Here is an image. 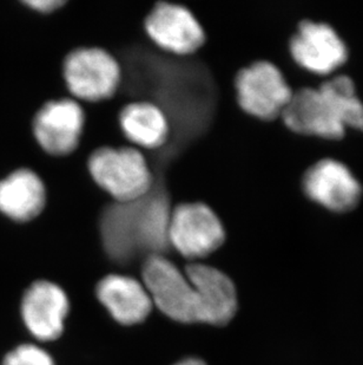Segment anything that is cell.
Returning <instances> with one entry per match:
<instances>
[{"label":"cell","mask_w":363,"mask_h":365,"mask_svg":"<svg viewBox=\"0 0 363 365\" xmlns=\"http://www.w3.org/2000/svg\"><path fill=\"white\" fill-rule=\"evenodd\" d=\"M281 118L298 134L339 140L348 128L363 131V103L353 81L341 75L295 91Z\"/></svg>","instance_id":"1"},{"label":"cell","mask_w":363,"mask_h":365,"mask_svg":"<svg viewBox=\"0 0 363 365\" xmlns=\"http://www.w3.org/2000/svg\"><path fill=\"white\" fill-rule=\"evenodd\" d=\"M88 168L95 182L122 203L143 199L152 186L147 160L130 147L97 149L89 158Z\"/></svg>","instance_id":"2"},{"label":"cell","mask_w":363,"mask_h":365,"mask_svg":"<svg viewBox=\"0 0 363 365\" xmlns=\"http://www.w3.org/2000/svg\"><path fill=\"white\" fill-rule=\"evenodd\" d=\"M143 279L152 303L165 316L182 323H199L197 292L174 262L151 255L143 265Z\"/></svg>","instance_id":"3"},{"label":"cell","mask_w":363,"mask_h":365,"mask_svg":"<svg viewBox=\"0 0 363 365\" xmlns=\"http://www.w3.org/2000/svg\"><path fill=\"white\" fill-rule=\"evenodd\" d=\"M224 240L222 221L206 203H179L170 214L169 244L185 258H204L217 251Z\"/></svg>","instance_id":"4"},{"label":"cell","mask_w":363,"mask_h":365,"mask_svg":"<svg viewBox=\"0 0 363 365\" xmlns=\"http://www.w3.org/2000/svg\"><path fill=\"white\" fill-rule=\"evenodd\" d=\"M235 86L241 108L264 121L282 116L294 93L281 70L267 61L241 70Z\"/></svg>","instance_id":"5"},{"label":"cell","mask_w":363,"mask_h":365,"mask_svg":"<svg viewBox=\"0 0 363 365\" xmlns=\"http://www.w3.org/2000/svg\"><path fill=\"white\" fill-rule=\"evenodd\" d=\"M63 75L73 96L98 102L116 93L120 82V66L104 48H75L66 56Z\"/></svg>","instance_id":"6"},{"label":"cell","mask_w":363,"mask_h":365,"mask_svg":"<svg viewBox=\"0 0 363 365\" xmlns=\"http://www.w3.org/2000/svg\"><path fill=\"white\" fill-rule=\"evenodd\" d=\"M302 186L305 195L336 213L354 210L362 197V186L344 163L323 159L307 169Z\"/></svg>","instance_id":"7"},{"label":"cell","mask_w":363,"mask_h":365,"mask_svg":"<svg viewBox=\"0 0 363 365\" xmlns=\"http://www.w3.org/2000/svg\"><path fill=\"white\" fill-rule=\"evenodd\" d=\"M289 50L298 66L316 75H330L348 59L344 41L326 23L302 21L290 39Z\"/></svg>","instance_id":"8"},{"label":"cell","mask_w":363,"mask_h":365,"mask_svg":"<svg viewBox=\"0 0 363 365\" xmlns=\"http://www.w3.org/2000/svg\"><path fill=\"white\" fill-rule=\"evenodd\" d=\"M145 30L152 41L176 55H190L206 41L202 25L191 11L177 4L158 3L145 18Z\"/></svg>","instance_id":"9"},{"label":"cell","mask_w":363,"mask_h":365,"mask_svg":"<svg viewBox=\"0 0 363 365\" xmlns=\"http://www.w3.org/2000/svg\"><path fill=\"white\" fill-rule=\"evenodd\" d=\"M84 123V110L75 101H50L36 115L33 133L45 152L64 156L78 147Z\"/></svg>","instance_id":"10"},{"label":"cell","mask_w":363,"mask_h":365,"mask_svg":"<svg viewBox=\"0 0 363 365\" xmlns=\"http://www.w3.org/2000/svg\"><path fill=\"white\" fill-rule=\"evenodd\" d=\"M69 314V299L58 285L36 282L21 300V317L28 330L39 341H53L62 334Z\"/></svg>","instance_id":"11"},{"label":"cell","mask_w":363,"mask_h":365,"mask_svg":"<svg viewBox=\"0 0 363 365\" xmlns=\"http://www.w3.org/2000/svg\"><path fill=\"white\" fill-rule=\"evenodd\" d=\"M185 276L199 297V323L226 325L237 311V293L233 280L222 271L204 264L185 267Z\"/></svg>","instance_id":"12"},{"label":"cell","mask_w":363,"mask_h":365,"mask_svg":"<svg viewBox=\"0 0 363 365\" xmlns=\"http://www.w3.org/2000/svg\"><path fill=\"white\" fill-rule=\"evenodd\" d=\"M97 297L118 323L134 325L144 321L152 307L145 286L130 277L110 274L97 285Z\"/></svg>","instance_id":"13"},{"label":"cell","mask_w":363,"mask_h":365,"mask_svg":"<svg viewBox=\"0 0 363 365\" xmlns=\"http://www.w3.org/2000/svg\"><path fill=\"white\" fill-rule=\"evenodd\" d=\"M46 190L30 169H18L0 181V212L19 222L37 217L44 210Z\"/></svg>","instance_id":"14"},{"label":"cell","mask_w":363,"mask_h":365,"mask_svg":"<svg viewBox=\"0 0 363 365\" xmlns=\"http://www.w3.org/2000/svg\"><path fill=\"white\" fill-rule=\"evenodd\" d=\"M120 123L125 136L144 148H158L168 140V118L161 108L151 102L127 104L120 111Z\"/></svg>","instance_id":"15"},{"label":"cell","mask_w":363,"mask_h":365,"mask_svg":"<svg viewBox=\"0 0 363 365\" xmlns=\"http://www.w3.org/2000/svg\"><path fill=\"white\" fill-rule=\"evenodd\" d=\"M3 365H55L51 356L36 345L24 344L9 352Z\"/></svg>","instance_id":"16"},{"label":"cell","mask_w":363,"mask_h":365,"mask_svg":"<svg viewBox=\"0 0 363 365\" xmlns=\"http://www.w3.org/2000/svg\"><path fill=\"white\" fill-rule=\"evenodd\" d=\"M25 5L31 7L32 10L43 12V14H50L52 11L57 10L59 7L64 6L65 1L63 0H28L25 1Z\"/></svg>","instance_id":"17"},{"label":"cell","mask_w":363,"mask_h":365,"mask_svg":"<svg viewBox=\"0 0 363 365\" xmlns=\"http://www.w3.org/2000/svg\"><path fill=\"white\" fill-rule=\"evenodd\" d=\"M175 365H206V363L199 359H186Z\"/></svg>","instance_id":"18"}]
</instances>
